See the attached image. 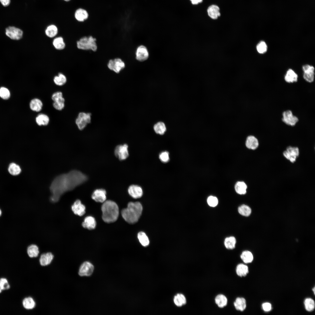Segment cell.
I'll return each mask as SVG.
<instances>
[{
    "instance_id": "obj_13",
    "label": "cell",
    "mask_w": 315,
    "mask_h": 315,
    "mask_svg": "<svg viewBox=\"0 0 315 315\" xmlns=\"http://www.w3.org/2000/svg\"><path fill=\"white\" fill-rule=\"evenodd\" d=\"M149 57V53L146 48L144 46L140 45L136 48L135 52V58L140 62L144 61Z\"/></svg>"
},
{
    "instance_id": "obj_14",
    "label": "cell",
    "mask_w": 315,
    "mask_h": 315,
    "mask_svg": "<svg viewBox=\"0 0 315 315\" xmlns=\"http://www.w3.org/2000/svg\"><path fill=\"white\" fill-rule=\"evenodd\" d=\"M71 209L76 215L81 216L85 213V207L79 200H76L71 206Z\"/></svg>"
},
{
    "instance_id": "obj_2",
    "label": "cell",
    "mask_w": 315,
    "mask_h": 315,
    "mask_svg": "<svg viewBox=\"0 0 315 315\" xmlns=\"http://www.w3.org/2000/svg\"><path fill=\"white\" fill-rule=\"evenodd\" d=\"M143 207L139 202H129L127 208L123 209L121 214L125 220L130 224L137 222L142 212Z\"/></svg>"
},
{
    "instance_id": "obj_45",
    "label": "cell",
    "mask_w": 315,
    "mask_h": 315,
    "mask_svg": "<svg viewBox=\"0 0 315 315\" xmlns=\"http://www.w3.org/2000/svg\"><path fill=\"white\" fill-rule=\"evenodd\" d=\"M159 158L160 160L162 162H167L169 159V153L167 151L162 152L159 155Z\"/></svg>"
},
{
    "instance_id": "obj_6",
    "label": "cell",
    "mask_w": 315,
    "mask_h": 315,
    "mask_svg": "<svg viewBox=\"0 0 315 315\" xmlns=\"http://www.w3.org/2000/svg\"><path fill=\"white\" fill-rule=\"evenodd\" d=\"M91 114L89 113L80 112L76 120V123L78 129L82 130L91 122Z\"/></svg>"
},
{
    "instance_id": "obj_1",
    "label": "cell",
    "mask_w": 315,
    "mask_h": 315,
    "mask_svg": "<svg viewBox=\"0 0 315 315\" xmlns=\"http://www.w3.org/2000/svg\"><path fill=\"white\" fill-rule=\"evenodd\" d=\"M86 175L77 170H72L68 173L60 175L52 181L50 187L52 202H56L65 192L71 190L85 182Z\"/></svg>"
},
{
    "instance_id": "obj_23",
    "label": "cell",
    "mask_w": 315,
    "mask_h": 315,
    "mask_svg": "<svg viewBox=\"0 0 315 315\" xmlns=\"http://www.w3.org/2000/svg\"><path fill=\"white\" fill-rule=\"evenodd\" d=\"M207 12L209 16L213 19H217L220 15L219 7L215 5L210 6L207 9Z\"/></svg>"
},
{
    "instance_id": "obj_39",
    "label": "cell",
    "mask_w": 315,
    "mask_h": 315,
    "mask_svg": "<svg viewBox=\"0 0 315 315\" xmlns=\"http://www.w3.org/2000/svg\"><path fill=\"white\" fill-rule=\"evenodd\" d=\"M138 238L141 244L144 246H146L149 244V241L148 237L144 232H139L137 235Z\"/></svg>"
},
{
    "instance_id": "obj_27",
    "label": "cell",
    "mask_w": 315,
    "mask_h": 315,
    "mask_svg": "<svg viewBox=\"0 0 315 315\" xmlns=\"http://www.w3.org/2000/svg\"><path fill=\"white\" fill-rule=\"evenodd\" d=\"M236 272L238 276L241 277H244L249 273V268L246 265L240 263L237 265Z\"/></svg>"
},
{
    "instance_id": "obj_21",
    "label": "cell",
    "mask_w": 315,
    "mask_h": 315,
    "mask_svg": "<svg viewBox=\"0 0 315 315\" xmlns=\"http://www.w3.org/2000/svg\"><path fill=\"white\" fill-rule=\"evenodd\" d=\"M52 44L54 48L58 50H63L66 47V43L64 39L61 36H56L54 38L52 41Z\"/></svg>"
},
{
    "instance_id": "obj_35",
    "label": "cell",
    "mask_w": 315,
    "mask_h": 315,
    "mask_svg": "<svg viewBox=\"0 0 315 315\" xmlns=\"http://www.w3.org/2000/svg\"><path fill=\"white\" fill-rule=\"evenodd\" d=\"M240 258L243 262L246 264L251 262L253 259L252 253L248 251H243L241 254Z\"/></svg>"
},
{
    "instance_id": "obj_3",
    "label": "cell",
    "mask_w": 315,
    "mask_h": 315,
    "mask_svg": "<svg viewBox=\"0 0 315 315\" xmlns=\"http://www.w3.org/2000/svg\"><path fill=\"white\" fill-rule=\"evenodd\" d=\"M102 218L106 223L114 222L117 219L119 216V208L115 202L110 200L105 201L102 207Z\"/></svg>"
},
{
    "instance_id": "obj_30",
    "label": "cell",
    "mask_w": 315,
    "mask_h": 315,
    "mask_svg": "<svg viewBox=\"0 0 315 315\" xmlns=\"http://www.w3.org/2000/svg\"><path fill=\"white\" fill-rule=\"evenodd\" d=\"M27 252L29 257L31 258L37 257L39 253L38 247L35 244H31L27 247Z\"/></svg>"
},
{
    "instance_id": "obj_22",
    "label": "cell",
    "mask_w": 315,
    "mask_h": 315,
    "mask_svg": "<svg viewBox=\"0 0 315 315\" xmlns=\"http://www.w3.org/2000/svg\"><path fill=\"white\" fill-rule=\"evenodd\" d=\"M58 32V27L54 24H51L47 26L45 31L46 36L50 38H54L56 37Z\"/></svg>"
},
{
    "instance_id": "obj_26",
    "label": "cell",
    "mask_w": 315,
    "mask_h": 315,
    "mask_svg": "<svg viewBox=\"0 0 315 315\" xmlns=\"http://www.w3.org/2000/svg\"><path fill=\"white\" fill-rule=\"evenodd\" d=\"M43 105L41 101L37 98L32 99L29 104L30 109L32 111L37 112H39L41 110Z\"/></svg>"
},
{
    "instance_id": "obj_51",
    "label": "cell",
    "mask_w": 315,
    "mask_h": 315,
    "mask_svg": "<svg viewBox=\"0 0 315 315\" xmlns=\"http://www.w3.org/2000/svg\"><path fill=\"white\" fill-rule=\"evenodd\" d=\"M192 3L194 5L197 4L202 2L203 0H190Z\"/></svg>"
},
{
    "instance_id": "obj_46",
    "label": "cell",
    "mask_w": 315,
    "mask_h": 315,
    "mask_svg": "<svg viewBox=\"0 0 315 315\" xmlns=\"http://www.w3.org/2000/svg\"><path fill=\"white\" fill-rule=\"evenodd\" d=\"M0 286L2 290H8L10 288V286L7 280L4 278L0 279Z\"/></svg>"
},
{
    "instance_id": "obj_47",
    "label": "cell",
    "mask_w": 315,
    "mask_h": 315,
    "mask_svg": "<svg viewBox=\"0 0 315 315\" xmlns=\"http://www.w3.org/2000/svg\"><path fill=\"white\" fill-rule=\"evenodd\" d=\"M51 98L54 102L61 100L64 99L63 97L62 93L61 92H57L54 93L52 95Z\"/></svg>"
},
{
    "instance_id": "obj_44",
    "label": "cell",
    "mask_w": 315,
    "mask_h": 315,
    "mask_svg": "<svg viewBox=\"0 0 315 315\" xmlns=\"http://www.w3.org/2000/svg\"><path fill=\"white\" fill-rule=\"evenodd\" d=\"M218 200L215 197L211 196L207 198V202L208 205L211 207H215L218 204Z\"/></svg>"
},
{
    "instance_id": "obj_9",
    "label": "cell",
    "mask_w": 315,
    "mask_h": 315,
    "mask_svg": "<svg viewBox=\"0 0 315 315\" xmlns=\"http://www.w3.org/2000/svg\"><path fill=\"white\" fill-rule=\"evenodd\" d=\"M94 269L93 265L88 261L83 262L80 266L78 274L81 276H89L92 273Z\"/></svg>"
},
{
    "instance_id": "obj_4",
    "label": "cell",
    "mask_w": 315,
    "mask_h": 315,
    "mask_svg": "<svg viewBox=\"0 0 315 315\" xmlns=\"http://www.w3.org/2000/svg\"><path fill=\"white\" fill-rule=\"evenodd\" d=\"M96 38L92 36H84L79 39L76 42V46L80 50L96 51L97 46Z\"/></svg>"
},
{
    "instance_id": "obj_41",
    "label": "cell",
    "mask_w": 315,
    "mask_h": 315,
    "mask_svg": "<svg viewBox=\"0 0 315 315\" xmlns=\"http://www.w3.org/2000/svg\"><path fill=\"white\" fill-rule=\"evenodd\" d=\"M238 211L241 215L248 216H249L251 213V209L248 206L243 204L239 207Z\"/></svg>"
},
{
    "instance_id": "obj_31",
    "label": "cell",
    "mask_w": 315,
    "mask_h": 315,
    "mask_svg": "<svg viewBox=\"0 0 315 315\" xmlns=\"http://www.w3.org/2000/svg\"><path fill=\"white\" fill-rule=\"evenodd\" d=\"M36 121L39 126L47 125L49 121V118L48 116L44 114H38L36 118Z\"/></svg>"
},
{
    "instance_id": "obj_15",
    "label": "cell",
    "mask_w": 315,
    "mask_h": 315,
    "mask_svg": "<svg viewBox=\"0 0 315 315\" xmlns=\"http://www.w3.org/2000/svg\"><path fill=\"white\" fill-rule=\"evenodd\" d=\"M74 17L78 21L83 22L88 19L89 14L86 9L81 8H79L75 12Z\"/></svg>"
},
{
    "instance_id": "obj_17",
    "label": "cell",
    "mask_w": 315,
    "mask_h": 315,
    "mask_svg": "<svg viewBox=\"0 0 315 315\" xmlns=\"http://www.w3.org/2000/svg\"><path fill=\"white\" fill-rule=\"evenodd\" d=\"M128 191L130 195L134 199L140 198L143 195L142 188L137 185H132L130 186L128 188Z\"/></svg>"
},
{
    "instance_id": "obj_25",
    "label": "cell",
    "mask_w": 315,
    "mask_h": 315,
    "mask_svg": "<svg viewBox=\"0 0 315 315\" xmlns=\"http://www.w3.org/2000/svg\"><path fill=\"white\" fill-rule=\"evenodd\" d=\"M298 79V75L291 69L288 70L284 77L285 81L289 83L296 82Z\"/></svg>"
},
{
    "instance_id": "obj_8",
    "label": "cell",
    "mask_w": 315,
    "mask_h": 315,
    "mask_svg": "<svg viewBox=\"0 0 315 315\" xmlns=\"http://www.w3.org/2000/svg\"><path fill=\"white\" fill-rule=\"evenodd\" d=\"M128 146L126 144L118 145L114 150L115 155L120 160L126 159L129 156Z\"/></svg>"
},
{
    "instance_id": "obj_5",
    "label": "cell",
    "mask_w": 315,
    "mask_h": 315,
    "mask_svg": "<svg viewBox=\"0 0 315 315\" xmlns=\"http://www.w3.org/2000/svg\"><path fill=\"white\" fill-rule=\"evenodd\" d=\"M107 66L109 69L116 74H118L125 68V64L121 59L116 58L110 60L107 63Z\"/></svg>"
},
{
    "instance_id": "obj_16",
    "label": "cell",
    "mask_w": 315,
    "mask_h": 315,
    "mask_svg": "<svg viewBox=\"0 0 315 315\" xmlns=\"http://www.w3.org/2000/svg\"><path fill=\"white\" fill-rule=\"evenodd\" d=\"M106 192L103 189L95 190L92 195V198L97 202L103 203L106 199Z\"/></svg>"
},
{
    "instance_id": "obj_54",
    "label": "cell",
    "mask_w": 315,
    "mask_h": 315,
    "mask_svg": "<svg viewBox=\"0 0 315 315\" xmlns=\"http://www.w3.org/2000/svg\"><path fill=\"white\" fill-rule=\"evenodd\" d=\"M2 290L1 287L0 286V293L1 292Z\"/></svg>"
},
{
    "instance_id": "obj_36",
    "label": "cell",
    "mask_w": 315,
    "mask_h": 315,
    "mask_svg": "<svg viewBox=\"0 0 315 315\" xmlns=\"http://www.w3.org/2000/svg\"><path fill=\"white\" fill-rule=\"evenodd\" d=\"M153 129L156 133L160 135L163 134L166 130L165 124L161 122H158L155 124L154 126Z\"/></svg>"
},
{
    "instance_id": "obj_20",
    "label": "cell",
    "mask_w": 315,
    "mask_h": 315,
    "mask_svg": "<svg viewBox=\"0 0 315 315\" xmlns=\"http://www.w3.org/2000/svg\"><path fill=\"white\" fill-rule=\"evenodd\" d=\"M96 225L95 219L93 217L90 216L86 217L82 224V225L84 228L89 230L94 229Z\"/></svg>"
},
{
    "instance_id": "obj_24",
    "label": "cell",
    "mask_w": 315,
    "mask_h": 315,
    "mask_svg": "<svg viewBox=\"0 0 315 315\" xmlns=\"http://www.w3.org/2000/svg\"><path fill=\"white\" fill-rule=\"evenodd\" d=\"M234 305L236 309L238 311L243 312L246 308V301L245 299L242 297H238L236 298L234 303Z\"/></svg>"
},
{
    "instance_id": "obj_42",
    "label": "cell",
    "mask_w": 315,
    "mask_h": 315,
    "mask_svg": "<svg viewBox=\"0 0 315 315\" xmlns=\"http://www.w3.org/2000/svg\"><path fill=\"white\" fill-rule=\"evenodd\" d=\"M10 96L9 90L7 88L2 87L0 88V97L4 100L8 99Z\"/></svg>"
},
{
    "instance_id": "obj_52",
    "label": "cell",
    "mask_w": 315,
    "mask_h": 315,
    "mask_svg": "<svg viewBox=\"0 0 315 315\" xmlns=\"http://www.w3.org/2000/svg\"><path fill=\"white\" fill-rule=\"evenodd\" d=\"M312 290L314 292V294H315V287L312 289Z\"/></svg>"
},
{
    "instance_id": "obj_11",
    "label": "cell",
    "mask_w": 315,
    "mask_h": 315,
    "mask_svg": "<svg viewBox=\"0 0 315 315\" xmlns=\"http://www.w3.org/2000/svg\"><path fill=\"white\" fill-rule=\"evenodd\" d=\"M6 34L12 39L18 40L22 37L23 32L20 29L14 27H9L6 29Z\"/></svg>"
},
{
    "instance_id": "obj_40",
    "label": "cell",
    "mask_w": 315,
    "mask_h": 315,
    "mask_svg": "<svg viewBox=\"0 0 315 315\" xmlns=\"http://www.w3.org/2000/svg\"><path fill=\"white\" fill-rule=\"evenodd\" d=\"M305 308L308 312L313 311L315 308V302L312 299L308 298L305 299L304 302Z\"/></svg>"
},
{
    "instance_id": "obj_49",
    "label": "cell",
    "mask_w": 315,
    "mask_h": 315,
    "mask_svg": "<svg viewBox=\"0 0 315 315\" xmlns=\"http://www.w3.org/2000/svg\"><path fill=\"white\" fill-rule=\"evenodd\" d=\"M262 307L263 310L265 312H269L272 309L271 304L269 302L263 303L262 305Z\"/></svg>"
},
{
    "instance_id": "obj_28",
    "label": "cell",
    "mask_w": 315,
    "mask_h": 315,
    "mask_svg": "<svg viewBox=\"0 0 315 315\" xmlns=\"http://www.w3.org/2000/svg\"><path fill=\"white\" fill-rule=\"evenodd\" d=\"M215 301L216 304L219 308H223L227 305L228 299L225 295L220 294L217 295L216 297Z\"/></svg>"
},
{
    "instance_id": "obj_12",
    "label": "cell",
    "mask_w": 315,
    "mask_h": 315,
    "mask_svg": "<svg viewBox=\"0 0 315 315\" xmlns=\"http://www.w3.org/2000/svg\"><path fill=\"white\" fill-rule=\"evenodd\" d=\"M284 156L291 162H294L299 155V150L298 147L289 146L283 153Z\"/></svg>"
},
{
    "instance_id": "obj_37",
    "label": "cell",
    "mask_w": 315,
    "mask_h": 315,
    "mask_svg": "<svg viewBox=\"0 0 315 315\" xmlns=\"http://www.w3.org/2000/svg\"><path fill=\"white\" fill-rule=\"evenodd\" d=\"M236 240L233 236H231L226 238L224 241V245L225 247L228 249H234L235 246Z\"/></svg>"
},
{
    "instance_id": "obj_53",
    "label": "cell",
    "mask_w": 315,
    "mask_h": 315,
    "mask_svg": "<svg viewBox=\"0 0 315 315\" xmlns=\"http://www.w3.org/2000/svg\"><path fill=\"white\" fill-rule=\"evenodd\" d=\"M1 214H2V211H1V209H0V216L1 215Z\"/></svg>"
},
{
    "instance_id": "obj_32",
    "label": "cell",
    "mask_w": 315,
    "mask_h": 315,
    "mask_svg": "<svg viewBox=\"0 0 315 315\" xmlns=\"http://www.w3.org/2000/svg\"><path fill=\"white\" fill-rule=\"evenodd\" d=\"M22 305L24 307L27 309H32L36 306V303L33 298L31 297L24 298L22 301Z\"/></svg>"
},
{
    "instance_id": "obj_19",
    "label": "cell",
    "mask_w": 315,
    "mask_h": 315,
    "mask_svg": "<svg viewBox=\"0 0 315 315\" xmlns=\"http://www.w3.org/2000/svg\"><path fill=\"white\" fill-rule=\"evenodd\" d=\"M245 145L248 148L254 150L258 146L259 142L257 138L254 136L249 135L246 138Z\"/></svg>"
},
{
    "instance_id": "obj_55",
    "label": "cell",
    "mask_w": 315,
    "mask_h": 315,
    "mask_svg": "<svg viewBox=\"0 0 315 315\" xmlns=\"http://www.w3.org/2000/svg\"><path fill=\"white\" fill-rule=\"evenodd\" d=\"M63 0L64 1H66V2H68V1H70L71 0Z\"/></svg>"
},
{
    "instance_id": "obj_18",
    "label": "cell",
    "mask_w": 315,
    "mask_h": 315,
    "mask_svg": "<svg viewBox=\"0 0 315 315\" xmlns=\"http://www.w3.org/2000/svg\"><path fill=\"white\" fill-rule=\"evenodd\" d=\"M54 257V255L50 252L42 254L39 259L40 265L43 266L48 265L51 262Z\"/></svg>"
},
{
    "instance_id": "obj_34",
    "label": "cell",
    "mask_w": 315,
    "mask_h": 315,
    "mask_svg": "<svg viewBox=\"0 0 315 315\" xmlns=\"http://www.w3.org/2000/svg\"><path fill=\"white\" fill-rule=\"evenodd\" d=\"M247 186L246 183L243 181H238L235 186L236 192L240 195L245 194L246 192Z\"/></svg>"
},
{
    "instance_id": "obj_7",
    "label": "cell",
    "mask_w": 315,
    "mask_h": 315,
    "mask_svg": "<svg viewBox=\"0 0 315 315\" xmlns=\"http://www.w3.org/2000/svg\"><path fill=\"white\" fill-rule=\"evenodd\" d=\"M282 116L283 122L288 125L294 126L299 120L298 118L293 115L292 111L290 110L284 111L282 113Z\"/></svg>"
},
{
    "instance_id": "obj_38",
    "label": "cell",
    "mask_w": 315,
    "mask_h": 315,
    "mask_svg": "<svg viewBox=\"0 0 315 315\" xmlns=\"http://www.w3.org/2000/svg\"><path fill=\"white\" fill-rule=\"evenodd\" d=\"M174 301L175 304L178 307H181L185 304L186 301L184 296L181 294H178L175 296Z\"/></svg>"
},
{
    "instance_id": "obj_29",
    "label": "cell",
    "mask_w": 315,
    "mask_h": 315,
    "mask_svg": "<svg viewBox=\"0 0 315 315\" xmlns=\"http://www.w3.org/2000/svg\"><path fill=\"white\" fill-rule=\"evenodd\" d=\"M53 80L55 84L56 85L62 86L65 84L66 82L67 78L64 74L62 73H59L54 77Z\"/></svg>"
},
{
    "instance_id": "obj_48",
    "label": "cell",
    "mask_w": 315,
    "mask_h": 315,
    "mask_svg": "<svg viewBox=\"0 0 315 315\" xmlns=\"http://www.w3.org/2000/svg\"><path fill=\"white\" fill-rule=\"evenodd\" d=\"M53 106L56 110H61L64 106V102L59 101L54 102L53 103Z\"/></svg>"
},
{
    "instance_id": "obj_33",
    "label": "cell",
    "mask_w": 315,
    "mask_h": 315,
    "mask_svg": "<svg viewBox=\"0 0 315 315\" xmlns=\"http://www.w3.org/2000/svg\"><path fill=\"white\" fill-rule=\"evenodd\" d=\"M8 170L9 173L13 176L18 175L21 171L20 166L14 163H12L9 164Z\"/></svg>"
},
{
    "instance_id": "obj_50",
    "label": "cell",
    "mask_w": 315,
    "mask_h": 315,
    "mask_svg": "<svg viewBox=\"0 0 315 315\" xmlns=\"http://www.w3.org/2000/svg\"><path fill=\"white\" fill-rule=\"evenodd\" d=\"M2 4L4 6H8L10 2V0H0Z\"/></svg>"
},
{
    "instance_id": "obj_43",
    "label": "cell",
    "mask_w": 315,
    "mask_h": 315,
    "mask_svg": "<svg viewBox=\"0 0 315 315\" xmlns=\"http://www.w3.org/2000/svg\"><path fill=\"white\" fill-rule=\"evenodd\" d=\"M267 46L266 43L263 41L260 42L256 46L257 51L260 54H264L267 51Z\"/></svg>"
},
{
    "instance_id": "obj_10",
    "label": "cell",
    "mask_w": 315,
    "mask_h": 315,
    "mask_svg": "<svg viewBox=\"0 0 315 315\" xmlns=\"http://www.w3.org/2000/svg\"><path fill=\"white\" fill-rule=\"evenodd\" d=\"M302 70L303 71V77L304 79L309 83L313 82L314 78V68L308 64L303 66Z\"/></svg>"
}]
</instances>
